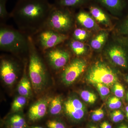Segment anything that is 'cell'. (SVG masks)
I'll return each mask as SVG.
<instances>
[{
  "label": "cell",
  "instance_id": "1",
  "mask_svg": "<svg viewBox=\"0 0 128 128\" xmlns=\"http://www.w3.org/2000/svg\"><path fill=\"white\" fill-rule=\"evenodd\" d=\"M53 6L48 0H18L10 17L18 30L32 36L44 27Z\"/></svg>",
  "mask_w": 128,
  "mask_h": 128
},
{
  "label": "cell",
  "instance_id": "2",
  "mask_svg": "<svg viewBox=\"0 0 128 128\" xmlns=\"http://www.w3.org/2000/svg\"><path fill=\"white\" fill-rule=\"evenodd\" d=\"M29 54L28 71L32 88L34 93H41L46 87L48 72L45 63L40 54L32 37L28 36Z\"/></svg>",
  "mask_w": 128,
  "mask_h": 128
},
{
  "label": "cell",
  "instance_id": "3",
  "mask_svg": "<svg viewBox=\"0 0 128 128\" xmlns=\"http://www.w3.org/2000/svg\"><path fill=\"white\" fill-rule=\"evenodd\" d=\"M0 49L16 56L29 54L28 35L10 26L0 24Z\"/></svg>",
  "mask_w": 128,
  "mask_h": 128
},
{
  "label": "cell",
  "instance_id": "4",
  "mask_svg": "<svg viewBox=\"0 0 128 128\" xmlns=\"http://www.w3.org/2000/svg\"><path fill=\"white\" fill-rule=\"evenodd\" d=\"M72 9L58 7L53 4L44 28L69 35V33L73 30L76 23L75 15Z\"/></svg>",
  "mask_w": 128,
  "mask_h": 128
},
{
  "label": "cell",
  "instance_id": "5",
  "mask_svg": "<svg viewBox=\"0 0 128 128\" xmlns=\"http://www.w3.org/2000/svg\"><path fill=\"white\" fill-rule=\"evenodd\" d=\"M86 79L92 84L102 83L109 87L113 86L118 80L115 70L102 61H98L89 67L86 75Z\"/></svg>",
  "mask_w": 128,
  "mask_h": 128
},
{
  "label": "cell",
  "instance_id": "6",
  "mask_svg": "<svg viewBox=\"0 0 128 128\" xmlns=\"http://www.w3.org/2000/svg\"><path fill=\"white\" fill-rule=\"evenodd\" d=\"M31 36L34 45L41 53L64 44L70 38L68 34L60 33L46 28Z\"/></svg>",
  "mask_w": 128,
  "mask_h": 128
},
{
  "label": "cell",
  "instance_id": "7",
  "mask_svg": "<svg viewBox=\"0 0 128 128\" xmlns=\"http://www.w3.org/2000/svg\"><path fill=\"white\" fill-rule=\"evenodd\" d=\"M105 54L114 64L124 68L128 67V42L120 37L106 44Z\"/></svg>",
  "mask_w": 128,
  "mask_h": 128
},
{
  "label": "cell",
  "instance_id": "8",
  "mask_svg": "<svg viewBox=\"0 0 128 128\" xmlns=\"http://www.w3.org/2000/svg\"><path fill=\"white\" fill-rule=\"evenodd\" d=\"M63 44L42 53L49 66L55 71L64 69L70 61V50Z\"/></svg>",
  "mask_w": 128,
  "mask_h": 128
},
{
  "label": "cell",
  "instance_id": "9",
  "mask_svg": "<svg viewBox=\"0 0 128 128\" xmlns=\"http://www.w3.org/2000/svg\"><path fill=\"white\" fill-rule=\"evenodd\" d=\"M87 65L86 60L81 57H76L70 60L61 73L62 82L67 86L73 84L85 71Z\"/></svg>",
  "mask_w": 128,
  "mask_h": 128
},
{
  "label": "cell",
  "instance_id": "10",
  "mask_svg": "<svg viewBox=\"0 0 128 128\" xmlns=\"http://www.w3.org/2000/svg\"><path fill=\"white\" fill-rule=\"evenodd\" d=\"M20 71L19 64L16 61L7 57H2L0 60V75L2 81L8 86L14 84Z\"/></svg>",
  "mask_w": 128,
  "mask_h": 128
},
{
  "label": "cell",
  "instance_id": "11",
  "mask_svg": "<svg viewBox=\"0 0 128 128\" xmlns=\"http://www.w3.org/2000/svg\"><path fill=\"white\" fill-rule=\"evenodd\" d=\"M65 114L72 121L78 122L85 116L86 108L80 100L74 96H71L64 103Z\"/></svg>",
  "mask_w": 128,
  "mask_h": 128
},
{
  "label": "cell",
  "instance_id": "12",
  "mask_svg": "<svg viewBox=\"0 0 128 128\" xmlns=\"http://www.w3.org/2000/svg\"><path fill=\"white\" fill-rule=\"evenodd\" d=\"M52 98L49 97H44L33 104L28 112L29 121L36 122L43 118L47 113Z\"/></svg>",
  "mask_w": 128,
  "mask_h": 128
},
{
  "label": "cell",
  "instance_id": "13",
  "mask_svg": "<svg viewBox=\"0 0 128 128\" xmlns=\"http://www.w3.org/2000/svg\"><path fill=\"white\" fill-rule=\"evenodd\" d=\"M88 8L89 12L98 23L106 27H112L110 16L103 8L92 0L88 5Z\"/></svg>",
  "mask_w": 128,
  "mask_h": 128
},
{
  "label": "cell",
  "instance_id": "14",
  "mask_svg": "<svg viewBox=\"0 0 128 128\" xmlns=\"http://www.w3.org/2000/svg\"><path fill=\"white\" fill-rule=\"evenodd\" d=\"M76 23L80 27L87 30L99 31L101 30L98 23L89 12L80 9L77 13L75 14Z\"/></svg>",
  "mask_w": 128,
  "mask_h": 128
},
{
  "label": "cell",
  "instance_id": "15",
  "mask_svg": "<svg viewBox=\"0 0 128 128\" xmlns=\"http://www.w3.org/2000/svg\"><path fill=\"white\" fill-rule=\"evenodd\" d=\"M111 14L114 16H119L122 14L127 8L126 0H92Z\"/></svg>",
  "mask_w": 128,
  "mask_h": 128
},
{
  "label": "cell",
  "instance_id": "16",
  "mask_svg": "<svg viewBox=\"0 0 128 128\" xmlns=\"http://www.w3.org/2000/svg\"><path fill=\"white\" fill-rule=\"evenodd\" d=\"M26 62L24 64L23 75L19 82L17 90L20 96H24L26 98L30 97L32 94V85L29 78L27 75Z\"/></svg>",
  "mask_w": 128,
  "mask_h": 128
},
{
  "label": "cell",
  "instance_id": "17",
  "mask_svg": "<svg viewBox=\"0 0 128 128\" xmlns=\"http://www.w3.org/2000/svg\"><path fill=\"white\" fill-rule=\"evenodd\" d=\"M109 33L106 30H101L90 41L91 48L96 51H100L105 47L107 42Z\"/></svg>",
  "mask_w": 128,
  "mask_h": 128
},
{
  "label": "cell",
  "instance_id": "18",
  "mask_svg": "<svg viewBox=\"0 0 128 128\" xmlns=\"http://www.w3.org/2000/svg\"><path fill=\"white\" fill-rule=\"evenodd\" d=\"M66 42V46L74 54L78 57L84 55L88 51L87 45L84 42L70 38Z\"/></svg>",
  "mask_w": 128,
  "mask_h": 128
},
{
  "label": "cell",
  "instance_id": "19",
  "mask_svg": "<svg viewBox=\"0 0 128 128\" xmlns=\"http://www.w3.org/2000/svg\"><path fill=\"white\" fill-rule=\"evenodd\" d=\"M92 0H54L53 4L58 7L70 9L81 8L87 6Z\"/></svg>",
  "mask_w": 128,
  "mask_h": 128
},
{
  "label": "cell",
  "instance_id": "20",
  "mask_svg": "<svg viewBox=\"0 0 128 128\" xmlns=\"http://www.w3.org/2000/svg\"><path fill=\"white\" fill-rule=\"evenodd\" d=\"M62 97L60 95L52 98L50 103L48 112L52 116H57L61 113L64 109Z\"/></svg>",
  "mask_w": 128,
  "mask_h": 128
},
{
  "label": "cell",
  "instance_id": "21",
  "mask_svg": "<svg viewBox=\"0 0 128 128\" xmlns=\"http://www.w3.org/2000/svg\"><path fill=\"white\" fill-rule=\"evenodd\" d=\"M71 32V37L70 38L84 42L90 36V33L88 30L81 27L74 28Z\"/></svg>",
  "mask_w": 128,
  "mask_h": 128
},
{
  "label": "cell",
  "instance_id": "22",
  "mask_svg": "<svg viewBox=\"0 0 128 128\" xmlns=\"http://www.w3.org/2000/svg\"><path fill=\"white\" fill-rule=\"evenodd\" d=\"M27 98L21 96L16 98L12 104V111L14 112H16L22 110L27 103Z\"/></svg>",
  "mask_w": 128,
  "mask_h": 128
},
{
  "label": "cell",
  "instance_id": "23",
  "mask_svg": "<svg viewBox=\"0 0 128 128\" xmlns=\"http://www.w3.org/2000/svg\"><path fill=\"white\" fill-rule=\"evenodd\" d=\"M9 125L16 127L27 128V125L25 118L19 114H14L12 115L8 120Z\"/></svg>",
  "mask_w": 128,
  "mask_h": 128
},
{
  "label": "cell",
  "instance_id": "24",
  "mask_svg": "<svg viewBox=\"0 0 128 128\" xmlns=\"http://www.w3.org/2000/svg\"><path fill=\"white\" fill-rule=\"evenodd\" d=\"M118 32L120 38L128 42V13L120 24L118 28Z\"/></svg>",
  "mask_w": 128,
  "mask_h": 128
},
{
  "label": "cell",
  "instance_id": "25",
  "mask_svg": "<svg viewBox=\"0 0 128 128\" xmlns=\"http://www.w3.org/2000/svg\"><path fill=\"white\" fill-rule=\"evenodd\" d=\"M80 95L84 102L89 104H93L97 99L96 94L87 90H84L81 92Z\"/></svg>",
  "mask_w": 128,
  "mask_h": 128
},
{
  "label": "cell",
  "instance_id": "26",
  "mask_svg": "<svg viewBox=\"0 0 128 128\" xmlns=\"http://www.w3.org/2000/svg\"><path fill=\"white\" fill-rule=\"evenodd\" d=\"M7 0H0V24H5V22L10 17V13L8 12L6 9V3Z\"/></svg>",
  "mask_w": 128,
  "mask_h": 128
},
{
  "label": "cell",
  "instance_id": "27",
  "mask_svg": "<svg viewBox=\"0 0 128 128\" xmlns=\"http://www.w3.org/2000/svg\"><path fill=\"white\" fill-rule=\"evenodd\" d=\"M122 105L120 99L116 96L111 97L108 100V106L111 110H118L121 107Z\"/></svg>",
  "mask_w": 128,
  "mask_h": 128
},
{
  "label": "cell",
  "instance_id": "28",
  "mask_svg": "<svg viewBox=\"0 0 128 128\" xmlns=\"http://www.w3.org/2000/svg\"><path fill=\"white\" fill-rule=\"evenodd\" d=\"M96 86L98 93L103 99L108 96L110 92L109 87L102 83H97L94 85Z\"/></svg>",
  "mask_w": 128,
  "mask_h": 128
},
{
  "label": "cell",
  "instance_id": "29",
  "mask_svg": "<svg viewBox=\"0 0 128 128\" xmlns=\"http://www.w3.org/2000/svg\"><path fill=\"white\" fill-rule=\"evenodd\" d=\"M113 92L114 96L120 98L124 97V86L117 82L113 86Z\"/></svg>",
  "mask_w": 128,
  "mask_h": 128
},
{
  "label": "cell",
  "instance_id": "30",
  "mask_svg": "<svg viewBox=\"0 0 128 128\" xmlns=\"http://www.w3.org/2000/svg\"><path fill=\"white\" fill-rule=\"evenodd\" d=\"M46 124L48 128H66L64 124L58 120H49L47 121Z\"/></svg>",
  "mask_w": 128,
  "mask_h": 128
},
{
  "label": "cell",
  "instance_id": "31",
  "mask_svg": "<svg viewBox=\"0 0 128 128\" xmlns=\"http://www.w3.org/2000/svg\"><path fill=\"white\" fill-rule=\"evenodd\" d=\"M112 121L114 122L118 123L123 120L124 116L121 111L116 110L113 111L110 114Z\"/></svg>",
  "mask_w": 128,
  "mask_h": 128
},
{
  "label": "cell",
  "instance_id": "32",
  "mask_svg": "<svg viewBox=\"0 0 128 128\" xmlns=\"http://www.w3.org/2000/svg\"><path fill=\"white\" fill-rule=\"evenodd\" d=\"M104 111L102 108H101L92 112L91 115L92 119L95 122L100 121L104 117Z\"/></svg>",
  "mask_w": 128,
  "mask_h": 128
},
{
  "label": "cell",
  "instance_id": "33",
  "mask_svg": "<svg viewBox=\"0 0 128 128\" xmlns=\"http://www.w3.org/2000/svg\"><path fill=\"white\" fill-rule=\"evenodd\" d=\"M100 128H112V125L108 121H104L100 125Z\"/></svg>",
  "mask_w": 128,
  "mask_h": 128
},
{
  "label": "cell",
  "instance_id": "34",
  "mask_svg": "<svg viewBox=\"0 0 128 128\" xmlns=\"http://www.w3.org/2000/svg\"><path fill=\"white\" fill-rule=\"evenodd\" d=\"M118 128H128V127L126 124H122L121 125H120Z\"/></svg>",
  "mask_w": 128,
  "mask_h": 128
},
{
  "label": "cell",
  "instance_id": "35",
  "mask_svg": "<svg viewBox=\"0 0 128 128\" xmlns=\"http://www.w3.org/2000/svg\"><path fill=\"white\" fill-rule=\"evenodd\" d=\"M8 128H27L26 127H16V126H11V125H9L8 126Z\"/></svg>",
  "mask_w": 128,
  "mask_h": 128
},
{
  "label": "cell",
  "instance_id": "36",
  "mask_svg": "<svg viewBox=\"0 0 128 128\" xmlns=\"http://www.w3.org/2000/svg\"><path fill=\"white\" fill-rule=\"evenodd\" d=\"M125 110H126V118H127V119L128 120V106L126 107V108H125Z\"/></svg>",
  "mask_w": 128,
  "mask_h": 128
},
{
  "label": "cell",
  "instance_id": "37",
  "mask_svg": "<svg viewBox=\"0 0 128 128\" xmlns=\"http://www.w3.org/2000/svg\"><path fill=\"white\" fill-rule=\"evenodd\" d=\"M31 128H44L40 126H34V127H32Z\"/></svg>",
  "mask_w": 128,
  "mask_h": 128
},
{
  "label": "cell",
  "instance_id": "38",
  "mask_svg": "<svg viewBox=\"0 0 128 128\" xmlns=\"http://www.w3.org/2000/svg\"><path fill=\"white\" fill-rule=\"evenodd\" d=\"M90 128H98L96 126H92L90 127Z\"/></svg>",
  "mask_w": 128,
  "mask_h": 128
},
{
  "label": "cell",
  "instance_id": "39",
  "mask_svg": "<svg viewBox=\"0 0 128 128\" xmlns=\"http://www.w3.org/2000/svg\"><path fill=\"white\" fill-rule=\"evenodd\" d=\"M126 96H127V100H128V92L127 93V95H126Z\"/></svg>",
  "mask_w": 128,
  "mask_h": 128
},
{
  "label": "cell",
  "instance_id": "40",
  "mask_svg": "<svg viewBox=\"0 0 128 128\" xmlns=\"http://www.w3.org/2000/svg\"><path fill=\"white\" fill-rule=\"evenodd\" d=\"M127 80H128V77H127Z\"/></svg>",
  "mask_w": 128,
  "mask_h": 128
}]
</instances>
